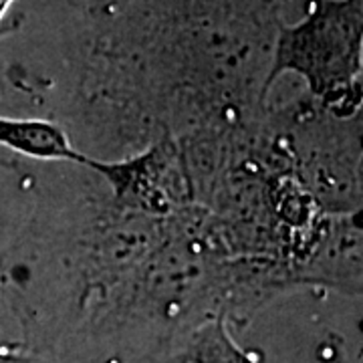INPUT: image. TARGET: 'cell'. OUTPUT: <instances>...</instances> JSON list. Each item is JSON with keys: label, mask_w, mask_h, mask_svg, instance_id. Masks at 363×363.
<instances>
[{"label": "cell", "mask_w": 363, "mask_h": 363, "mask_svg": "<svg viewBox=\"0 0 363 363\" xmlns=\"http://www.w3.org/2000/svg\"><path fill=\"white\" fill-rule=\"evenodd\" d=\"M362 0H313L298 23L281 26L264 91L295 73L325 105L351 113L362 97Z\"/></svg>", "instance_id": "6da1fadb"}, {"label": "cell", "mask_w": 363, "mask_h": 363, "mask_svg": "<svg viewBox=\"0 0 363 363\" xmlns=\"http://www.w3.org/2000/svg\"><path fill=\"white\" fill-rule=\"evenodd\" d=\"M0 363H30V359H26L18 353H11V351H0Z\"/></svg>", "instance_id": "5b68a950"}, {"label": "cell", "mask_w": 363, "mask_h": 363, "mask_svg": "<svg viewBox=\"0 0 363 363\" xmlns=\"http://www.w3.org/2000/svg\"><path fill=\"white\" fill-rule=\"evenodd\" d=\"M0 145L16 154L45 162H75L83 164L79 154L59 125L45 119H18L0 116Z\"/></svg>", "instance_id": "3957f363"}, {"label": "cell", "mask_w": 363, "mask_h": 363, "mask_svg": "<svg viewBox=\"0 0 363 363\" xmlns=\"http://www.w3.org/2000/svg\"><path fill=\"white\" fill-rule=\"evenodd\" d=\"M180 363H262L245 351L230 335L224 315H212L196 323L182 341Z\"/></svg>", "instance_id": "277c9868"}, {"label": "cell", "mask_w": 363, "mask_h": 363, "mask_svg": "<svg viewBox=\"0 0 363 363\" xmlns=\"http://www.w3.org/2000/svg\"><path fill=\"white\" fill-rule=\"evenodd\" d=\"M11 2H13V0H0V18H2V14L6 13V9H9Z\"/></svg>", "instance_id": "8992f818"}, {"label": "cell", "mask_w": 363, "mask_h": 363, "mask_svg": "<svg viewBox=\"0 0 363 363\" xmlns=\"http://www.w3.org/2000/svg\"><path fill=\"white\" fill-rule=\"evenodd\" d=\"M83 164L101 174L111 184L113 194L130 206L168 212L180 196L178 186H174L178 182V169L162 145L121 164H105L91 157H85Z\"/></svg>", "instance_id": "7a4b0ae2"}, {"label": "cell", "mask_w": 363, "mask_h": 363, "mask_svg": "<svg viewBox=\"0 0 363 363\" xmlns=\"http://www.w3.org/2000/svg\"><path fill=\"white\" fill-rule=\"evenodd\" d=\"M325 363H345V362H343V357H341V353H339V355H337V353H335V355H333L331 359H327V362H325Z\"/></svg>", "instance_id": "52a82bcc"}]
</instances>
